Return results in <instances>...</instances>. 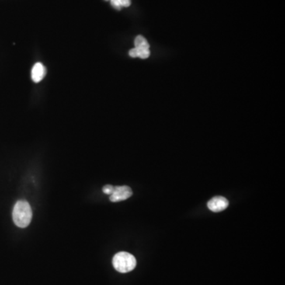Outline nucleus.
<instances>
[{"mask_svg":"<svg viewBox=\"0 0 285 285\" xmlns=\"http://www.w3.org/2000/svg\"><path fill=\"white\" fill-rule=\"evenodd\" d=\"M135 48L138 49H150L149 44L147 40L141 35L136 36L134 40Z\"/></svg>","mask_w":285,"mask_h":285,"instance_id":"0eeeda50","label":"nucleus"},{"mask_svg":"<svg viewBox=\"0 0 285 285\" xmlns=\"http://www.w3.org/2000/svg\"><path fill=\"white\" fill-rule=\"evenodd\" d=\"M129 56L136 58V57H140L141 59H147L150 57L149 49H138V48H134L129 51Z\"/></svg>","mask_w":285,"mask_h":285,"instance_id":"423d86ee","label":"nucleus"},{"mask_svg":"<svg viewBox=\"0 0 285 285\" xmlns=\"http://www.w3.org/2000/svg\"><path fill=\"white\" fill-rule=\"evenodd\" d=\"M46 74V69L45 66L40 63H36L32 69L31 77H32L33 82L39 83L45 78Z\"/></svg>","mask_w":285,"mask_h":285,"instance_id":"39448f33","label":"nucleus"},{"mask_svg":"<svg viewBox=\"0 0 285 285\" xmlns=\"http://www.w3.org/2000/svg\"><path fill=\"white\" fill-rule=\"evenodd\" d=\"M111 5L116 10L122 8H128L131 5V0H110Z\"/></svg>","mask_w":285,"mask_h":285,"instance_id":"6e6552de","label":"nucleus"},{"mask_svg":"<svg viewBox=\"0 0 285 285\" xmlns=\"http://www.w3.org/2000/svg\"><path fill=\"white\" fill-rule=\"evenodd\" d=\"M105 1H109V0H105Z\"/></svg>","mask_w":285,"mask_h":285,"instance_id":"9d476101","label":"nucleus"},{"mask_svg":"<svg viewBox=\"0 0 285 285\" xmlns=\"http://www.w3.org/2000/svg\"><path fill=\"white\" fill-rule=\"evenodd\" d=\"M113 265L117 272L121 273L131 272L136 266V260L131 254L117 253L113 258Z\"/></svg>","mask_w":285,"mask_h":285,"instance_id":"f03ea898","label":"nucleus"},{"mask_svg":"<svg viewBox=\"0 0 285 285\" xmlns=\"http://www.w3.org/2000/svg\"><path fill=\"white\" fill-rule=\"evenodd\" d=\"M133 195L132 189L127 185L114 186L113 193L109 195V200L112 202H119L126 200Z\"/></svg>","mask_w":285,"mask_h":285,"instance_id":"7ed1b4c3","label":"nucleus"},{"mask_svg":"<svg viewBox=\"0 0 285 285\" xmlns=\"http://www.w3.org/2000/svg\"><path fill=\"white\" fill-rule=\"evenodd\" d=\"M113 187L114 186H113V185H106L102 188V191L105 194L111 195V193H113Z\"/></svg>","mask_w":285,"mask_h":285,"instance_id":"1a4fd4ad","label":"nucleus"},{"mask_svg":"<svg viewBox=\"0 0 285 285\" xmlns=\"http://www.w3.org/2000/svg\"><path fill=\"white\" fill-rule=\"evenodd\" d=\"M228 206V200L221 196H215L208 202V208L214 213H220L222 211L225 210Z\"/></svg>","mask_w":285,"mask_h":285,"instance_id":"20e7f679","label":"nucleus"},{"mask_svg":"<svg viewBox=\"0 0 285 285\" xmlns=\"http://www.w3.org/2000/svg\"><path fill=\"white\" fill-rule=\"evenodd\" d=\"M12 216L15 225L21 228H25L30 224L33 217V212L26 200H21L15 203Z\"/></svg>","mask_w":285,"mask_h":285,"instance_id":"f257e3e1","label":"nucleus"}]
</instances>
